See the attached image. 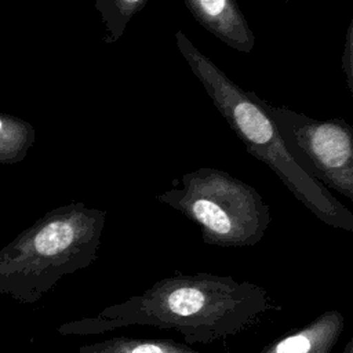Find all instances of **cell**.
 <instances>
[{"label": "cell", "instance_id": "cell-9", "mask_svg": "<svg viewBox=\"0 0 353 353\" xmlns=\"http://www.w3.org/2000/svg\"><path fill=\"white\" fill-rule=\"evenodd\" d=\"M352 32H353V22L349 23V28L346 30V40H345V46H343V54H342V68L345 70L347 88L353 94V85H352V83H353V65H352L353 37H352Z\"/></svg>", "mask_w": 353, "mask_h": 353}, {"label": "cell", "instance_id": "cell-1", "mask_svg": "<svg viewBox=\"0 0 353 353\" xmlns=\"http://www.w3.org/2000/svg\"><path fill=\"white\" fill-rule=\"evenodd\" d=\"M270 306L268 291L258 284L223 274L178 272L76 321L70 331L98 335L141 325L179 332L188 345H208L245 331Z\"/></svg>", "mask_w": 353, "mask_h": 353}, {"label": "cell", "instance_id": "cell-11", "mask_svg": "<svg viewBox=\"0 0 353 353\" xmlns=\"http://www.w3.org/2000/svg\"><path fill=\"white\" fill-rule=\"evenodd\" d=\"M0 127H1V123H0Z\"/></svg>", "mask_w": 353, "mask_h": 353}, {"label": "cell", "instance_id": "cell-2", "mask_svg": "<svg viewBox=\"0 0 353 353\" xmlns=\"http://www.w3.org/2000/svg\"><path fill=\"white\" fill-rule=\"evenodd\" d=\"M179 52L203 84L216 110L245 145L247 152L265 163L284 186L313 215L328 226L353 232V214L330 190L306 174L291 157L277 128L255 92L243 90L182 32L175 33Z\"/></svg>", "mask_w": 353, "mask_h": 353}, {"label": "cell", "instance_id": "cell-10", "mask_svg": "<svg viewBox=\"0 0 353 353\" xmlns=\"http://www.w3.org/2000/svg\"><path fill=\"white\" fill-rule=\"evenodd\" d=\"M352 347H353V341H347V343H346V346H345L343 353H353Z\"/></svg>", "mask_w": 353, "mask_h": 353}, {"label": "cell", "instance_id": "cell-4", "mask_svg": "<svg viewBox=\"0 0 353 353\" xmlns=\"http://www.w3.org/2000/svg\"><path fill=\"white\" fill-rule=\"evenodd\" d=\"M288 153L312 178L353 200V128L343 119L316 120L261 99Z\"/></svg>", "mask_w": 353, "mask_h": 353}, {"label": "cell", "instance_id": "cell-6", "mask_svg": "<svg viewBox=\"0 0 353 353\" xmlns=\"http://www.w3.org/2000/svg\"><path fill=\"white\" fill-rule=\"evenodd\" d=\"M345 330V316L328 309L312 321L265 346L259 353H332Z\"/></svg>", "mask_w": 353, "mask_h": 353}, {"label": "cell", "instance_id": "cell-5", "mask_svg": "<svg viewBox=\"0 0 353 353\" xmlns=\"http://www.w3.org/2000/svg\"><path fill=\"white\" fill-rule=\"evenodd\" d=\"M193 18L216 39L250 54L255 36L236 0H182Z\"/></svg>", "mask_w": 353, "mask_h": 353}, {"label": "cell", "instance_id": "cell-7", "mask_svg": "<svg viewBox=\"0 0 353 353\" xmlns=\"http://www.w3.org/2000/svg\"><path fill=\"white\" fill-rule=\"evenodd\" d=\"M80 353H201L174 339L113 336L80 347Z\"/></svg>", "mask_w": 353, "mask_h": 353}, {"label": "cell", "instance_id": "cell-3", "mask_svg": "<svg viewBox=\"0 0 353 353\" xmlns=\"http://www.w3.org/2000/svg\"><path fill=\"white\" fill-rule=\"evenodd\" d=\"M179 182L154 199L194 222L205 244L252 247L265 237L270 210L251 185L211 167L186 172Z\"/></svg>", "mask_w": 353, "mask_h": 353}, {"label": "cell", "instance_id": "cell-8", "mask_svg": "<svg viewBox=\"0 0 353 353\" xmlns=\"http://www.w3.org/2000/svg\"><path fill=\"white\" fill-rule=\"evenodd\" d=\"M103 25V41L108 44L119 41L135 14L142 11L148 0H92Z\"/></svg>", "mask_w": 353, "mask_h": 353}]
</instances>
